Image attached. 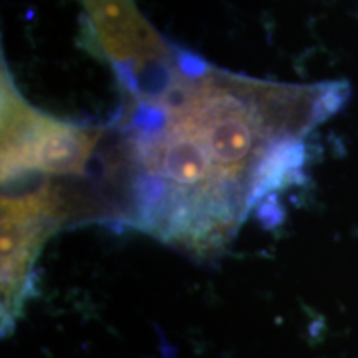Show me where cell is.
<instances>
[{
	"label": "cell",
	"mask_w": 358,
	"mask_h": 358,
	"mask_svg": "<svg viewBox=\"0 0 358 358\" xmlns=\"http://www.w3.org/2000/svg\"><path fill=\"white\" fill-rule=\"evenodd\" d=\"M124 88L103 136L122 219L168 243L219 248L259 199L299 179L306 140L348 96L340 82L274 83L169 48L116 70Z\"/></svg>",
	"instance_id": "obj_1"
}]
</instances>
